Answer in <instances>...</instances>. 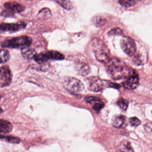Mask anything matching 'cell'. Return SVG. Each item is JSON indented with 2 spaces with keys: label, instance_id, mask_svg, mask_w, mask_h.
I'll return each instance as SVG.
<instances>
[{
  "label": "cell",
  "instance_id": "1",
  "mask_svg": "<svg viewBox=\"0 0 152 152\" xmlns=\"http://www.w3.org/2000/svg\"><path fill=\"white\" fill-rule=\"evenodd\" d=\"M107 64V72L113 80L127 79L131 73L129 67L119 58H111Z\"/></svg>",
  "mask_w": 152,
  "mask_h": 152
},
{
  "label": "cell",
  "instance_id": "2",
  "mask_svg": "<svg viewBox=\"0 0 152 152\" xmlns=\"http://www.w3.org/2000/svg\"><path fill=\"white\" fill-rule=\"evenodd\" d=\"M92 48L96 58L99 62L107 64L110 61L109 49L102 41L95 39L92 41Z\"/></svg>",
  "mask_w": 152,
  "mask_h": 152
},
{
  "label": "cell",
  "instance_id": "3",
  "mask_svg": "<svg viewBox=\"0 0 152 152\" xmlns=\"http://www.w3.org/2000/svg\"><path fill=\"white\" fill-rule=\"evenodd\" d=\"M32 42V39L29 36H20L2 42L1 47L19 49L22 50L28 48L31 44Z\"/></svg>",
  "mask_w": 152,
  "mask_h": 152
},
{
  "label": "cell",
  "instance_id": "4",
  "mask_svg": "<svg viewBox=\"0 0 152 152\" xmlns=\"http://www.w3.org/2000/svg\"><path fill=\"white\" fill-rule=\"evenodd\" d=\"M63 86L66 90L72 93H79L83 91L84 84L80 80L74 77H68L63 82Z\"/></svg>",
  "mask_w": 152,
  "mask_h": 152
},
{
  "label": "cell",
  "instance_id": "5",
  "mask_svg": "<svg viewBox=\"0 0 152 152\" xmlns=\"http://www.w3.org/2000/svg\"><path fill=\"white\" fill-rule=\"evenodd\" d=\"M64 58L65 56L62 53L56 51L50 50L36 54L34 59L39 64H42L49 60H60Z\"/></svg>",
  "mask_w": 152,
  "mask_h": 152
},
{
  "label": "cell",
  "instance_id": "6",
  "mask_svg": "<svg viewBox=\"0 0 152 152\" xmlns=\"http://www.w3.org/2000/svg\"><path fill=\"white\" fill-rule=\"evenodd\" d=\"M121 46L124 53L130 56H134L137 52L136 43L134 40L130 37H123L121 40Z\"/></svg>",
  "mask_w": 152,
  "mask_h": 152
},
{
  "label": "cell",
  "instance_id": "7",
  "mask_svg": "<svg viewBox=\"0 0 152 152\" xmlns=\"http://www.w3.org/2000/svg\"><path fill=\"white\" fill-rule=\"evenodd\" d=\"M12 74L7 66H1L0 70V86L1 88L10 86L12 82Z\"/></svg>",
  "mask_w": 152,
  "mask_h": 152
},
{
  "label": "cell",
  "instance_id": "8",
  "mask_svg": "<svg viewBox=\"0 0 152 152\" xmlns=\"http://www.w3.org/2000/svg\"><path fill=\"white\" fill-rule=\"evenodd\" d=\"M139 83L138 75L134 71L132 72L126 80L123 83L122 85L127 89H134L137 87Z\"/></svg>",
  "mask_w": 152,
  "mask_h": 152
},
{
  "label": "cell",
  "instance_id": "9",
  "mask_svg": "<svg viewBox=\"0 0 152 152\" xmlns=\"http://www.w3.org/2000/svg\"><path fill=\"white\" fill-rule=\"evenodd\" d=\"M26 25L25 23H3L1 25V32H16L24 29Z\"/></svg>",
  "mask_w": 152,
  "mask_h": 152
},
{
  "label": "cell",
  "instance_id": "10",
  "mask_svg": "<svg viewBox=\"0 0 152 152\" xmlns=\"http://www.w3.org/2000/svg\"><path fill=\"white\" fill-rule=\"evenodd\" d=\"M88 88L91 91L98 92L104 88L103 80L97 77H91L88 79Z\"/></svg>",
  "mask_w": 152,
  "mask_h": 152
},
{
  "label": "cell",
  "instance_id": "11",
  "mask_svg": "<svg viewBox=\"0 0 152 152\" xmlns=\"http://www.w3.org/2000/svg\"><path fill=\"white\" fill-rule=\"evenodd\" d=\"M7 10L14 13H19L24 10V7L15 1H8L4 5Z\"/></svg>",
  "mask_w": 152,
  "mask_h": 152
},
{
  "label": "cell",
  "instance_id": "12",
  "mask_svg": "<svg viewBox=\"0 0 152 152\" xmlns=\"http://www.w3.org/2000/svg\"><path fill=\"white\" fill-rule=\"evenodd\" d=\"M75 69L79 74L85 76L88 74L90 72L89 66L84 62L78 61L75 64Z\"/></svg>",
  "mask_w": 152,
  "mask_h": 152
},
{
  "label": "cell",
  "instance_id": "13",
  "mask_svg": "<svg viewBox=\"0 0 152 152\" xmlns=\"http://www.w3.org/2000/svg\"><path fill=\"white\" fill-rule=\"evenodd\" d=\"M13 129V126L10 122L5 120L0 121V131L1 133L10 132Z\"/></svg>",
  "mask_w": 152,
  "mask_h": 152
},
{
  "label": "cell",
  "instance_id": "14",
  "mask_svg": "<svg viewBox=\"0 0 152 152\" xmlns=\"http://www.w3.org/2000/svg\"><path fill=\"white\" fill-rule=\"evenodd\" d=\"M125 122V118L122 115L115 116L112 120V125L116 128L123 127Z\"/></svg>",
  "mask_w": 152,
  "mask_h": 152
},
{
  "label": "cell",
  "instance_id": "15",
  "mask_svg": "<svg viewBox=\"0 0 152 152\" xmlns=\"http://www.w3.org/2000/svg\"><path fill=\"white\" fill-rule=\"evenodd\" d=\"M22 56L25 59L30 60L34 58L37 54L36 51L32 49L26 48L21 50Z\"/></svg>",
  "mask_w": 152,
  "mask_h": 152
},
{
  "label": "cell",
  "instance_id": "16",
  "mask_svg": "<svg viewBox=\"0 0 152 152\" xmlns=\"http://www.w3.org/2000/svg\"><path fill=\"white\" fill-rule=\"evenodd\" d=\"M119 148L121 152H135L128 140H123L119 145Z\"/></svg>",
  "mask_w": 152,
  "mask_h": 152
},
{
  "label": "cell",
  "instance_id": "17",
  "mask_svg": "<svg viewBox=\"0 0 152 152\" xmlns=\"http://www.w3.org/2000/svg\"><path fill=\"white\" fill-rule=\"evenodd\" d=\"M0 57H1V64L7 63L10 58V53L7 50H1L0 53Z\"/></svg>",
  "mask_w": 152,
  "mask_h": 152
},
{
  "label": "cell",
  "instance_id": "18",
  "mask_svg": "<svg viewBox=\"0 0 152 152\" xmlns=\"http://www.w3.org/2000/svg\"><path fill=\"white\" fill-rule=\"evenodd\" d=\"M93 23L97 27H101L105 24L106 19L100 16H97L93 18Z\"/></svg>",
  "mask_w": 152,
  "mask_h": 152
},
{
  "label": "cell",
  "instance_id": "19",
  "mask_svg": "<svg viewBox=\"0 0 152 152\" xmlns=\"http://www.w3.org/2000/svg\"><path fill=\"white\" fill-rule=\"evenodd\" d=\"M51 15V12L48 8H44L41 10L38 14L39 18L46 19Z\"/></svg>",
  "mask_w": 152,
  "mask_h": 152
},
{
  "label": "cell",
  "instance_id": "20",
  "mask_svg": "<svg viewBox=\"0 0 152 152\" xmlns=\"http://www.w3.org/2000/svg\"><path fill=\"white\" fill-rule=\"evenodd\" d=\"M57 3H58L62 7L64 8L66 10H70L73 8V5L71 1H57Z\"/></svg>",
  "mask_w": 152,
  "mask_h": 152
},
{
  "label": "cell",
  "instance_id": "21",
  "mask_svg": "<svg viewBox=\"0 0 152 152\" xmlns=\"http://www.w3.org/2000/svg\"><path fill=\"white\" fill-rule=\"evenodd\" d=\"M84 99L87 103H89L93 105L95 104L98 103V102L102 101L99 98L94 96L86 97L84 98Z\"/></svg>",
  "mask_w": 152,
  "mask_h": 152
},
{
  "label": "cell",
  "instance_id": "22",
  "mask_svg": "<svg viewBox=\"0 0 152 152\" xmlns=\"http://www.w3.org/2000/svg\"><path fill=\"white\" fill-rule=\"evenodd\" d=\"M118 2L123 7H129L134 6L136 3V1H132V0H130V1L122 0V1H119Z\"/></svg>",
  "mask_w": 152,
  "mask_h": 152
},
{
  "label": "cell",
  "instance_id": "23",
  "mask_svg": "<svg viewBox=\"0 0 152 152\" xmlns=\"http://www.w3.org/2000/svg\"><path fill=\"white\" fill-rule=\"evenodd\" d=\"M4 138L6 141L12 144H18L21 141L19 138L13 137V136H7V137H4Z\"/></svg>",
  "mask_w": 152,
  "mask_h": 152
},
{
  "label": "cell",
  "instance_id": "24",
  "mask_svg": "<svg viewBox=\"0 0 152 152\" xmlns=\"http://www.w3.org/2000/svg\"><path fill=\"white\" fill-rule=\"evenodd\" d=\"M128 104H129V103L128 101L124 99H120L117 103V105L120 108L124 110L127 109Z\"/></svg>",
  "mask_w": 152,
  "mask_h": 152
},
{
  "label": "cell",
  "instance_id": "25",
  "mask_svg": "<svg viewBox=\"0 0 152 152\" xmlns=\"http://www.w3.org/2000/svg\"><path fill=\"white\" fill-rule=\"evenodd\" d=\"M130 124L132 126H137L141 123V121L139 119L136 117H132L129 120Z\"/></svg>",
  "mask_w": 152,
  "mask_h": 152
},
{
  "label": "cell",
  "instance_id": "26",
  "mask_svg": "<svg viewBox=\"0 0 152 152\" xmlns=\"http://www.w3.org/2000/svg\"><path fill=\"white\" fill-rule=\"evenodd\" d=\"M104 103L102 101H100V102H98L93 105V109L95 111H99L104 107Z\"/></svg>",
  "mask_w": 152,
  "mask_h": 152
},
{
  "label": "cell",
  "instance_id": "27",
  "mask_svg": "<svg viewBox=\"0 0 152 152\" xmlns=\"http://www.w3.org/2000/svg\"><path fill=\"white\" fill-rule=\"evenodd\" d=\"M108 34H112V35H113V34H116V35L120 34V35H121V34H123V32L122 30L119 29V28H115V29L111 30Z\"/></svg>",
  "mask_w": 152,
  "mask_h": 152
},
{
  "label": "cell",
  "instance_id": "28",
  "mask_svg": "<svg viewBox=\"0 0 152 152\" xmlns=\"http://www.w3.org/2000/svg\"></svg>",
  "mask_w": 152,
  "mask_h": 152
}]
</instances>
